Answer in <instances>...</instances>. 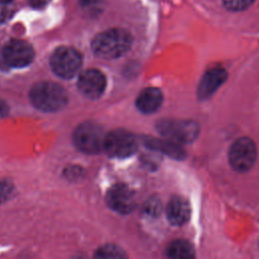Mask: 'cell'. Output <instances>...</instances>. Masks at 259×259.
<instances>
[{
	"mask_svg": "<svg viewBox=\"0 0 259 259\" xmlns=\"http://www.w3.org/2000/svg\"><path fill=\"white\" fill-rule=\"evenodd\" d=\"M133 44L132 34L123 28H109L92 40L93 53L103 59H115L125 54Z\"/></svg>",
	"mask_w": 259,
	"mask_h": 259,
	"instance_id": "cell-1",
	"label": "cell"
},
{
	"mask_svg": "<svg viewBox=\"0 0 259 259\" xmlns=\"http://www.w3.org/2000/svg\"><path fill=\"white\" fill-rule=\"evenodd\" d=\"M32 104L42 111H56L61 109L68 100L65 89L53 82H39L35 84L29 93Z\"/></svg>",
	"mask_w": 259,
	"mask_h": 259,
	"instance_id": "cell-2",
	"label": "cell"
},
{
	"mask_svg": "<svg viewBox=\"0 0 259 259\" xmlns=\"http://www.w3.org/2000/svg\"><path fill=\"white\" fill-rule=\"evenodd\" d=\"M257 159V147L253 140L242 137L236 140L229 151V162L232 168L238 172L250 170Z\"/></svg>",
	"mask_w": 259,
	"mask_h": 259,
	"instance_id": "cell-3",
	"label": "cell"
},
{
	"mask_svg": "<svg viewBox=\"0 0 259 259\" xmlns=\"http://www.w3.org/2000/svg\"><path fill=\"white\" fill-rule=\"evenodd\" d=\"M75 146L86 154H97L104 146L105 135L95 122H83L74 133Z\"/></svg>",
	"mask_w": 259,
	"mask_h": 259,
	"instance_id": "cell-4",
	"label": "cell"
},
{
	"mask_svg": "<svg viewBox=\"0 0 259 259\" xmlns=\"http://www.w3.org/2000/svg\"><path fill=\"white\" fill-rule=\"evenodd\" d=\"M82 65V56L70 47L58 48L51 57L53 71L62 78H72L77 74Z\"/></svg>",
	"mask_w": 259,
	"mask_h": 259,
	"instance_id": "cell-5",
	"label": "cell"
},
{
	"mask_svg": "<svg viewBox=\"0 0 259 259\" xmlns=\"http://www.w3.org/2000/svg\"><path fill=\"white\" fill-rule=\"evenodd\" d=\"M103 149L113 158H126L138 149V141L133 134L124 130H115L105 136Z\"/></svg>",
	"mask_w": 259,
	"mask_h": 259,
	"instance_id": "cell-6",
	"label": "cell"
},
{
	"mask_svg": "<svg viewBox=\"0 0 259 259\" xmlns=\"http://www.w3.org/2000/svg\"><path fill=\"white\" fill-rule=\"evenodd\" d=\"M159 132L171 141L189 143L198 135V125L189 120H162L158 124Z\"/></svg>",
	"mask_w": 259,
	"mask_h": 259,
	"instance_id": "cell-7",
	"label": "cell"
},
{
	"mask_svg": "<svg viewBox=\"0 0 259 259\" xmlns=\"http://www.w3.org/2000/svg\"><path fill=\"white\" fill-rule=\"evenodd\" d=\"M34 58L32 47L21 39L9 40L3 49L4 62L13 68H22L29 65Z\"/></svg>",
	"mask_w": 259,
	"mask_h": 259,
	"instance_id": "cell-8",
	"label": "cell"
},
{
	"mask_svg": "<svg viewBox=\"0 0 259 259\" xmlns=\"http://www.w3.org/2000/svg\"><path fill=\"white\" fill-rule=\"evenodd\" d=\"M106 79L102 72L96 69H88L82 72L78 78L80 92L91 99L98 98L104 92Z\"/></svg>",
	"mask_w": 259,
	"mask_h": 259,
	"instance_id": "cell-9",
	"label": "cell"
},
{
	"mask_svg": "<svg viewBox=\"0 0 259 259\" xmlns=\"http://www.w3.org/2000/svg\"><path fill=\"white\" fill-rule=\"evenodd\" d=\"M106 202L113 210L119 213H128L135 207L134 193L127 185L118 183L108 190Z\"/></svg>",
	"mask_w": 259,
	"mask_h": 259,
	"instance_id": "cell-10",
	"label": "cell"
},
{
	"mask_svg": "<svg viewBox=\"0 0 259 259\" xmlns=\"http://www.w3.org/2000/svg\"><path fill=\"white\" fill-rule=\"evenodd\" d=\"M228 73L222 67H214L208 70L201 78L197 89L199 99L210 97L227 80Z\"/></svg>",
	"mask_w": 259,
	"mask_h": 259,
	"instance_id": "cell-11",
	"label": "cell"
},
{
	"mask_svg": "<svg viewBox=\"0 0 259 259\" xmlns=\"http://www.w3.org/2000/svg\"><path fill=\"white\" fill-rule=\"evenodd\" d=\"M191 214L189 202L181 196H173L166 207V215L173 226H182L188 222Z\"/></svg>",
	"mask_w": 259,
	"mask_h": 259,
	"instance_id": "cell-12",
	"label": "cell"
},
{
	"mask_svg": "<svg viewBox=\"0 0 259 259\" xmlns=\"http://www.w3.org/2000/svg\"><path fill=\"white\" fill-rule=\"evenodd\" d=\"M163 102V94L158 88L149 87L144 89L136 100V105L144 113L157 111Z\"/></svg>",
	"mask_w": 259,
	"mask_h": 259,
	"instance_id": "cell-13",
	"label": "cell"
},
{
	"mask_svg": "<svg viewBox=\"0 0 259 259\" xmlns=\"http://www.w3.org/2000/svg\"><path fill=\"white\" fill-rule=\"evenodd\" d=\"M167 256L172 259H191L195 256L194 248L190 242L178 239L171 242L166 250Z\"/></svg>",
	"mask_w": 259,
	"mask_h": 259,
	"instance_id": "cell-14",
	"label": "cell"
},
{
	"mask_svg": "<svg viewBox=\"0 0 259 259\" xmlns=\"http://www.w3.org/2000/svg\"><path fill=\"white\" fill-rule=\"evenodd\" d=\"M147 145L154 150L164 152V153H166L172 157H175V158H179L183 154V151L171 142L149 139L147 141Z\"/></svg>",
	"mask_w": 259,
	"mask_h": 259,
	"instance_id": "cell-15",
	"label": "cell"
},
{
	"mask_svg": "<svg viewBox=\"0 0 259 259\" xmlns=\"http://www.w3.org/2000/svg\"><path fill=\"white\" fill-rule=\"evenodd\" d=\"M98 258H123L125 254L122 250L114 245H106L101 247L95 254Z\"/></svg>",
	"mask_w": 259,
	"mask_h": 259,
	"instance_id": "cell-16",
	"label": "cell"
},
{
	"mask_svg": "<svg viewBox=\"0 0 259 259\" xmlns=\"http://www.w3.org/2000/svg\"><path fill=\"white\" fill-rule=\"evenodd\" d=\"M255 0H223L225 7L231 11H242L250 7Z\"/></svg>",
	"mask_w": 259,
	"mask_h": 259,
	"instance_id": "cell-17",
	"label": "cell"
},
{
	"mask_svg": "<svg viewBox=\"0 0 259 259\" xmlns=\"http://www.w3.org/2000/svg\"><path fill=\"white\" fill-rule=\"evenodd\" d=\"M11 3L12 2H2V1H0V22L7 21L14 14L15 8Z\"/></svg>",
	"mask_w": 259,
	"mask_h": 259,
	"instance_id": "cell-18",
	"label": "cell"
},
{
	"mask_svg": "<svg viewBox=\"0 0 259 259\" xmlns=\"http://www.w3.org/2000/svg\"><path fill=\"white\" fill-rule=\"evenodd\" d=\"M144 211L146 214L151 215V217H156L160 213L161 211V203L158 199L152 198L149 201L146 202L145 204V208Z\"/></svg>",
	"mask_w": 259,
	"mask_h": 259,
	"instance_id": "cell-19",
	"label": "cell"
},
{
	"mask_svg": "<svg viewBox=\"0 0 259 259\" xmlns=\"http://www.w3.org/2000/svg\"><path fill=\"white\" fill-rule=\"evenodd\" d=\"M13 186L5 180H0V203L4 202L12 193Z\"/></svg>",
	"mask_w": 259,
	"mask_h": 259,
	"instance_id": "cell-20",
	"label": "cell"
},
{
	"mask_svg": "<svg viewBox=\"0 0 259 259\" xmlns=\"http://www.w3.org/2000/svg\"><path fill=\"white\" fill-rule=\"evenodd\" d=\"M29 4L36 9H40L44 8L48 5V3L50 2V0H28Z\"/></svg>",
	"mask_w": 259,
	"mask_h": 259,
	"instance_id": "cell-21",
	"label": "cell"
},
{
	"mask_svg": "<svg viewBox=\"0 0 259 259\" xmlns=\"http://www.w3.org/2000/svg\"><path fill=\"white\" fill-rule=\"evenodd\" d=\"M8 112V107L7 105L0 99V117H3L7 114Z\"/></svg>",
	"mask_w": 259,
	"mask_h": 259,
	"instance_id": "cell-22",
	"label": "cell"
},
{
	"mask_svg": "<svg viewBox=\"0 0 259 259\" xmlns=\"http://www.w3.org/2000/svg\"><path fill=\"white\" fill-rule=\"evenodd\" d=\"M100 0H82V2L86 5H96Z\"/></svg>",
	"mask_w": 259,
	"mask_h": 259,
	"instance_id": "cell-23",
	"label": "cell"
},
{
	"mask_svg": "<svg viewBox=\"0 0 259 259\" xmlns=\"http://www.w3.org/2000/svg\"><path fill=\"white\" fill-rule=\"evenodd\" d=\"M0 1H2V2H12L13 0H0Z\"/></svg>",
	"mask_w": 259,
	"mask_h": 259,
	"instance_id": "cell-24",
	"label": "cell"
}]
</instances>
